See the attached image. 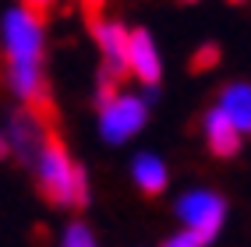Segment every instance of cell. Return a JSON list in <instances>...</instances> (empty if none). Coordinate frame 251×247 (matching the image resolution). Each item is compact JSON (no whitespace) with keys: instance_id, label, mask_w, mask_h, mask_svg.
Segmentation results:
<instances>
[{"instance_id":"obj_1","label":"cell","mask_w":251,"mask_h":247,"mask_svg":"<svg viewBox=\"0 0 251 247\" xmlns=\"http://www.w3.org/2000/svg\"><path fill=\"white\" fill-rule=\"evenodd\" d=\"M0 53H4V81L22 106H32L53 117L50 85L43 74L46 57V14L25 4H14L0 14Z\"/></svg>"},{"instance_id":"obj_2","label":"cell","mask_w":251,"mask_h":247,"mask_svg":"<svg viewBox=\"0 0 251 247\" xmlns=\"http://www.w3.org/2000/svg\"><path fill=\"white\" fill-rule=\"evenodd\" d=\"M32 170H36L39 194L50 205H57V208H85L89 205V177L71 159L68 145H64L57 135L46 138L43 152L36 156V162H32Z\"/></svg>"},{"instance_id":"obj_3","label":"cell","mask_w":251,"mask_h":247,"mask_svg":"<svg viewBox=\"0 0 251 247\" xmlns=\"http://www.w3.org/2000/svg\"><path fill=\"white\" fill-rule=\"evenodd\" d=\"M145 120H149V106H145L142 95L117 92V95L99 103V135H103L110 145L131 141L145 127Z\"/></svg>"},{"instance_id":"obj_4","label":"cell","mask_w":251,"mask_h":247,"mask_svg":"<svg viewBox=\"0 0 251 247\" xmlns=\"http://www.w3.org/2000/svg\"><path fill=\"white\" fill-rule=\"evenodd\" d=\"M53 135V117L32 110V106H18L7 117V138H11V156H18L22 162H36V156L43 152L46 138Z\"/></svg>"},{"instance_id":"obj_5","label":"cell","mask_w":251,"mask_h":247,"mask_svg":"<svg viewBox=\"0 0 251 247\" xmlns=\"http://www.w3.org/2000/svg\"><path fill=\"white\" fill-rule=\"evenodd\" d=\"M92 36L103 57V71L113 81H121L131 74V32L121 22H92Z\"/></svg>"},{"instance_id":"obj_6","label":"cell","mask_w":251,"mask_h":247,"mask_svg":"<svg viewBox=\"0 0 251 247\" xmlns=\"http://www.w3.org/2000/svg\"><path fill=\"white\" fill-rule=\"evenodd\" d=\"M177 212H180L184 226L202 229L205 237H216L223 219H226V202L220 194H212V191H191V194H184L177 202Z\"/></svg>"},{"instance_id":"obj_7","label":"cell","mask_w":251,"mask_h":247,"mask_svg":"<svg viewBox=\"0 0 251 247\" xmlns=\"http://www.w3.org/2000/svg\"><path fill=\"white\" fill-rule=\"evenodd\" d=\"M131 74L149 89H156L159 78H163V64H159V53H156V43H152V36H149L145 28L131 32Z\"/></svg>"},{"instance_id":"obj_8","label":"cell","mask_w":251,"mask_h":247,"mask_svg":"<svg viewBox=\"0 0 251 247\" xmlns=\"http://www.w3.org/2000/svg\"><path fill=\"white\" fill-rule=\"evenodd\" d=\"M205 141H209V152L220 156V159L237 156V148H241V127L226 117L223 106H216V110L205 113Z\"/></svg>"},{"instance_id":"obj_9","label":"cell","mask_w":251,"mask_h":247,"mask_svg":"<svg viewBox=\"0 0 251 247\" xmlns=\"http://www.w3.org/2000/svg\"><path fill=\"white\" fill-rule=\"evenodd\" d=\"M131 180L138 184V191H142V194L156 198V194H163V191H166V180H170V173H166V162H163L159 156L142 152L135 162H131Z\"/></svg>"},{"instance_id":"obj_10","label":"cell","mask_w":251,"mask_h":247,"mask_svg":"<svg viewBox=\"0 0 251 247\" xmlns=\"http://www.w3.org/2000/svg\"><path fill=\"white\" fill-rule=\"evenodd\" d=\"M220 106L226 110V117L237 124L241 131H251V85L233 81L220 92Z\"/></svg>"},{"instance_id":"obj_11","label":"cell","mask_w":251,"mask_h":247,"mask_svg":"<svg viewBox=\"0 0 251 247\" xmlns=\"http://www.w3.org/2000/svg\"><path fill=\"white\" fill-rule=\"evenodd\" d=\"M60 244H64V247H92V244H96V233H92V229L81 223V219H75V223L64 226Z\"/></svg>"},{"instance_id":"obj_12","label":"cell","mask_w":251,"mask_h":247,"mask_svg":"<svg viewBox=\"0 0 251 247\" xmlns=\"http://www.w3.org/2000/svg\"><path fill=\"white\" fill-rule=\"evenodd\" d=\"M209 240H212V237H205L202 229H191V226H184L180 233H174V237L166 240V244H170V247H202V244H209Z\"/></svg>"},{"instance_id":"obj_13","label":"cell","mask_w":251,"mask_h":247,"mask_svg":"<svg viewBox=\"0 0 251 247\" xmlns=\"http://www.w3.org/2000/svg\"><path fill=\"white\" fill-rule=\"evenodd\" d=\"M212 64H220V49H216L212 43H205V46L191 57V67H195V71H209Z\"/></svg>"},{"instance_id":"obj_14","label":"cell","mask_w":251,"mask_h":247,"mask_svg":"<svg viewBox=\"0 0 251 247\" xmlns=\"http://www.w3.org/2000/svg\"><path fill=\"white\" fill-rule=\"evenodd\" d=\"M103 7H106V0H81V11H85L89 25H92V22H99V14H103Z\"/></svg>"},{"instance_id":"obj_15","label":"cell","mask_w":251,"mask_h":247,"mask_svg":"<svg viewBox=\"0 0 251 247\" xmlns=\"http://www.w3.org/2000/svg\"><path fill=\"white\" fill-rule=\"evenodd\" d=\"M18 4H25V7H32V11H39V14H50V7H53L57 0H18Z\"/></svg>"},{"instance_id":"obj_16","label":"cell","mask_w":251,"mask_h":247,"mask_svg":"<svg viewBox=\"0 0 251 247\" xmlns=\"http://www.w3.org/2000/svg\"><path fill=\"white\" fill-rule=\"evenodd\" d=\"M11 156V138H7V131H0V159H7Z\"/></svg>"},{"instance_id":"obj_17","label":"cell","mask_w":251,"mask_h":247,"mask_svg":"<svg viewBox=\"0 0 251 247\" xmlns=\"http://www.w3.org/2000/svg\"><path fill=\"white\" fill-rule=\"evenodd\" d=\"M184 4H195V0H184Z\"/></svg>"},{"instance_id":"obj_18","label":"cell","mask_w":251,"mask_h":247,"mask_svg":"<svg viewBox=\"0 0 251 247\" xmlns=\"http://www.w3.org/2000/svg\"><path fill=\"white\" fill-rule=\"evenodd\" d=\"M233 4H244V0H233Z\"/></svg>"}]
</instances>
